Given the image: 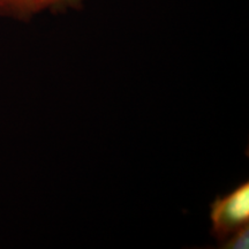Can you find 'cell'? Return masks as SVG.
I'll use <instances>...</instances> for the list:
<instances>
[{
    "mask_svg": "<svg viewBox=\"0 0 249 249\" xmlns=\"http://www.w3.org/2000/svg\"><path fill=\"white\" fill-rule=\"evenodd\" d=\"M83 0H0V15L29 21L43 12H65L79 8Z\"/></svg>",
    "mask_w": 249,
    "mask_h": 249,
    "instance_id": "obj_2",
    "label": "cell"
},
{
    "mask_svg": "<svg viewBox=\"0 0 249 249\" xmlns=\"http://www.w3.org/2000/svg\"><path fill=\"white\" fill-rule=\"evenodd\" d=\"M249 244V226H246L244 229L239 230L234 234H232L226 240L220 242V248L226 249H241L248 248Z\"/></svg>",
    "mask_w": 249,
    "mask_h": 249,
    "instance_id": "obj_3",
    "label": "cell"
},
{
    "mask_svg": "<svg viewBox=\"0 0 249 249\" xmlns=\"http://www.w3.org/2000/svg\"><path fill=\"white\" fill-rule=\"evenodd\" d=\"M211 233L219 242L249 226V183L244 182L211 204Z\"/></svg>",
    "mask_w": 249,
    "mask_h": 249,
    "instance_id": "obj_1",
    "label": "cell"
}]
</instances>
